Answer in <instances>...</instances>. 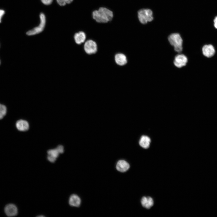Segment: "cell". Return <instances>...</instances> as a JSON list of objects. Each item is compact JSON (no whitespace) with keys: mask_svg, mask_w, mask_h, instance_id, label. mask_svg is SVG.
Masks as SVG:
<instances>
[{"mask_svg":"<svg viewBox=\"0 0 217 217\" xmlns=\"http://www.w3.org/2000/svg\"><path fill=\"white\" fill-rule=\"evenodd\" d=\"M92 17L96 22L106 23L111 21L113 17L112 11L105 7H100L98 10L93 11Z\"/></svg>","mask_w":217,"mask_h":217,"instance_id":"6da1fadb","label":"cell"},{"mask_svg":"<svg viewBox=\"0 0 217 217\" xmlns=\"http://www.w3.org/2000/svg\"><path fill=\"white\" fill-rule=\"evenodd\" d=\"M168 39L170 43L174 47L176 52H182L183 49V40L179 33L171 34L169 36Z\"/></svg>","mask_w":217,"mask_h":217,"instance_id":"7a4b0ae2","label":"cell"},{"mask_svg":"<svg viewBox=\"0 0 217 217\" xmlns=\"http://www.w3.org/2000/svg\"><path fill=\"white\" fill-rule=\"evenodd\" d=\"M138 17L140 22L143 24L152 21L153 19L152 11L148 9H142L138 12Z\"/></svg>","mask_w":217,"mask_h":217,"instance_id":"3957f363","label":"cell"},{"mask_svg":"<svg viewBox=\"0 0 217 217\" xmlns=\"http://www.w3.org/2000/svg\"><path fill=\"white\" fill-rule=\"evenodd\" d=\"M40 23L39 25L32 29L28 31L26 34L28 36H32L39 34L43 30L46 22V17L44 14L41 13L39 16Z\"/></svg>","mask_w":217,"mask_h":217,"instance_id":"277c9868","label":"cell"},{"mask_svg":"<svg viewBox=\"0 0 217 217\" xmlns=\"http://www.w3.org/2000/svg\"><path fill=\"white\" fill-rule=\"evenodd\" d=\"M84 49L87 54L89 55L94 54L97 51V45L96 42L93 40H88L85 43Z\"/></svg>","mask_w":217,"mask_h":217,"instance_id":"5b68a950","label":"cell"},{"mask_svg":"<svg viewBox=\"0 0 217 217\" xmlns=\"http://www.w3.org/2000/svg\"><path fill=\"white\" fill-rule=\"evenodd\" d=\"M5 215L8 217H11L17 215L18 214V209L16 206L12 203L6 205L4 209Z\"/></svg>","mask_w":217,"mask_h":217,"instance_id":"8992f818","label":"cell"},{"mask_svg":"<svg viewBox=\"0 0 217 217\" xmlns=\"http://www.w3.org/2000/svg\"><path fill=\"white\" fill-rule=\"evenodd\" d=\"M187 61V58L185 55L183 54H179L175 56L174 63L177 67L181 68L185 66Z\"/></svg>","mask_w":217,"mask_h":217,"instance_id":"52a82bcc","label":"cell"},{"mask_svg":"<svg viewBox=\"0 0 217 217\" xmlns=\"http://www.w3.org/2000/svg\"><path fill=\"white\" fill-rule=\"evenodd\" d=\"M129 164L126 161L124 160H120L117 162L116 165V169L119 171L124 172L127 171L130 168Z\"/></svg>","mask_w":217,"mask_h":217,"instance_id":"ba28073f","label":"cell"},{"mask_svg":"<svg viewBox=\"0 0 217 217\" xmlns=\"http://www.w3.org/2000/svg\"><path fill=\"white\" fill-rule=\"evenodd\" d=\"M203 55L206 57L209 58L215 54V51L213 46L211 45H206L202 48Z\"/></svg>","mask_w":217,"mask_h":217,"instance_id":"9c48e42d","label":"cell"},{"mask_svg":"<svg viewBox=\"0 0 217 217\" xmlns=\"http://www.w3.org/2000/svg\"><path fill=\"white\" fill-rule=\"evenodd\" d=\"M115 60L116 63L120 66L125 65L127 62L126 56L122 53L116 54L115 56Z\"/></svg>","mask_w":217,"mask_h":217,"instance_id":"30bf717a","label":"cell"},{"mask_svg":"<svg viewBox=\"0 0 217 217\" xmlns=\"http://www.w3.org/2000/svg\"><path fill=\"white\" fill-rule=\"evenodd\" d=\"M16 126L18 130L22 131H27L29 128V124L27 121L22 119L17 121Z\"/></svg>","mask_w":217,"mask_h":217,"instance_id":"8fae6325","label":"cell"},{"mask_svg":"<svg viewBox=\"0 0 217 217\" xmlns=\"http://www.w3.org/2000/svg\"><path fill=\"white\" fill-rule=\"evenodd\" d=\"M81 202L80 198L76 194H72L70 197L69 203V205L72 206L79 207L80 204Z\"/></svg>","mask_w":217,"mask_h":217,"instance_id":"7c38bea8","label":"cell"},{"mask_svg":"<svg viewBox=\"0 0 217 217\" xmlns=\"http://www.w3.org/2000/svg\"><path fill=\"white\" fill-rule=\"evenodd\" d=\"M142 206L144 207L149 209L153 205L154 202L153 199L150 197H144L141 200Z\"/></svg>","mask_w":217,"mask_h":217,"instance_id":"4fadbf2b","label":"cell"},{"mask_svg":"<svg viewBox=\"0 0 217 217\" xmlns=\"http://www.w3.org/2000/svg\"><path fill=\"white\" fill-rule=\"evenodd\" d=\"M74 38L77 44H80L85 42L86 39V35L83 32L80 31L75 33Z\"/></svg>","mask_w":217,"mask_h":217,"instance_id":"5bb4252c","label":"cell"},{"mask_svg":"<svg viewBox=\"0 0 217 217\" xmlns=\"http://www.w3.org/2000/svg\"><path fill=\"white\" fill-rule=\"evenodd\" d=\"M151 140L148 137L143 135L141 137L139 141L140 146L144 149H147L149 147Z\"/></svg>","mask_w":217,"mask_h":217,"instance_id":"9a60e30c","label":"cell"},{"mask_svg":"<svg viewBox=\"0 0 217 217\" xmlns=\"http://www.w3.org/2000/svg\"><path fill=\"white\" fill-rule=\"evenodd\" d=\"M7 108L4 105L0 103V120L2 119L7 113Z\"/></svg>","mask_w":217,"mask_h":217,"instance_id":"2e32d148","label":"cell"},{"mask_svg":"<svg viewBox=\"0 0 217 217\" xmlns=\"http://www.w3.org/2000/svg\"><path fill=\"white\" fill-rule=\"evenodd\" d=\"M47 153L48 155L51 156L56 158L58 156L59 154L56 148L49 150L47 151Z\"/></svg>","mask_w":217,"mask_h":217,"instance_id":"e0dca14e","label":"cell"},{"mask_svg":"<svg viewBox=\"0 0 217 217\" xmlns=\"http://www.w3.org/2000/svg\"><path fill=\"white\" fill-rule=\"evenodd\" d=\"M47 159L49 162L53 163L55 161L56 158L51 156L48 155Z\"/></svg>","mask_w":217,"mask_h":217,"instance_id":"ac0fdd59","label":"cell"},{"mask_svg":"<svg viewBox=\"0 0 217 217\" xmlns=\"http://www.w3.org/2000/svg\"><path fill=\"white\" fill-rule=\"evenodd\" d=\"M56 149L59 153H62L64 152V147L61 145H58Z\"/></svg>","mask_w":217,"mask_h":217,"instance_id":"d6986e66","label":"cell"},{"mask_svg":"<svg viewBox=\"0 0 217 217\" xmlns=\"http://www.w3.org/2000/svg\"><path fill=\"white\" fill-rule=\"evenodd\" d=\"M60 6H63L66 4L64 0H56Z\"/></svg>","mask_w":217,"mask_h":217,"instance_id":"ffe728a7","label":"cell"},{"mask_svg":"<svg viewBox=\"0 0 217 217\" xmlns=\"http://www.w3.org/2000/svg\"><path fill=\"white\" fill-rule=\"evenodd\" d=\"M42 2L45 5H49L52 2L53 0H41Z\"/></svg>","mask_w":217,"mask_h":217,"instance_id":"44dd1931","label":"cell"},{"mask_svg":"<svg viewBox=\"0 0 217 217\" xmlns=\"http://www.w3.org/2000/svg\"><path fill=\"white\" fill-rule=\"evenodd\" d=\"M5 13V11L3 9H0V23L2 22V19Z\"/></svg>","mask_w":217,"mask_h":217,"instance_id":"7402d4cb","label":"cell"},{"mask_svg":"<svg viewBox=\"0 0 217 217\" xmlns=\"http://www.w3.org/2000/svg\"><path fill=\"white\" fill-rule=\"evenodd\" d=\"M214 25L215 27L217 29V16H216L213 20Z\"/></svg>","mask_w":217,"mask_h":217,"instance_id":"603a6c76","label":"cell"},{"mask_svg":"<svg viewBox=\"0 0 217 217\" xmlns=\"http://www.w3.org/2000/svg\"><path fill=\"white\" fill-rule=\"evenodd\" d=\"M66 3L70 4L71 3L73 0H64Z\"/></svg>","mask_w":217,"mask_h":217,"instance_id":"cb8c5ba5","label":"cell"},{"mask_svg":"<svg viewBox=\"0 0 217 217\" xmlns=\"http://www.w3.org/2000/svg\"><path fill=\"white\" fill-rule=\"evenodd\" d=\"M0 64H1V61H0Z\"/></svg>","mask_w":217,"mask_h":217,"instance_id":"d4e9b609","label":"cell"}]
</instances>
